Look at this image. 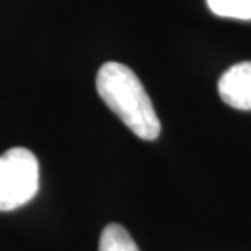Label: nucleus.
Returning <instances> with one entry per match:
<instances>
[{
	"mask_svg": "<svg viewBox=\"0 0 251 251\" xmlns=\"http://www.w3.org/2000/svg\"><path fill=\"white\" fill-rule=\"evenodd\" d=\"M207 7L217 17L251 20V0H207Z\"/></svg>",
	"mask_w": 251,
	"mask_h": 251,
	"instance_id": "5",
	"label": "nucleus"
},
{
	"mask_svg": "<svg viewBox=\"0 0 251 251\" xmlns=\"http://www.w3.org/2000/svg\"><path fill=\"white\" fill-rule=\"evenodd\" d=\"M98 251H140V250L123 225L109 224L101 232Z\"/></svg>",
	"mask_w": 251,
	"mask_h": 251,
	"instance_id": "4",
	"label": "nucleus"
},
{
	"mask_svg": "<svg viewBox=\"0 0 251 251\" xmlns=\"http://www.w3.org/2000/svg\"><path fill=\"white\" fill-rule=\"evenodd\" d=\"M219 95L228 106L251 109V61L232 65L219 80Z\"/></svg>",
	"mask_w": 251,
	"mask_h": 251,
	"instance_id": "3",
	"label": "nucleus"
},
{
	"mask_svg": "<svg viewBox=\"0 0 251 251\" xmlns=\"http://www.w3.org/2000/svg\"><path fill=\"white\" fill-rule=\"evenodd\" d=\"M97 90L106 106L144 140H155L162 126L142 82L127 65L106 62L97 74Z\"/></svg>",
	"mask_w": 251,
	"mask_h": 251,
	"instance_id": "1",
	"label": "nucleus"
},
{
	"mask_svg": "<svg viewBox=\"0 0 251 251\" xmlns=\"http://www.w3.org/2000/svg\"><path fill=\"white\" fill-rule=\"evenodd\" d=\"M39 189V163L33 152L13 147L0 155V210L28 204Z\"/></svg>",
	"mask_w": 251,
	"mask_h": 251,
	"instance_id": "2",
	"label": "nucleus"
}]
</instances>
